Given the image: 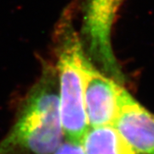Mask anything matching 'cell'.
<instances>
[{"mask_svg": "<svg viewBox=\"0 0 154 154\" xmlns=\"http://www.w3.org/2000/svg\"><path fill=\"white\" fill-rule=\"evenodd\" d=\"M135 154H154V115L122 88L112 124Z\"/></svg>", "mask_w": 154, "mask_h": 154, "instance_id": "obj_5", "label": "cell"}, {"mask_svg": "<svg viewBox=\"0 0 154 154\" xmlns=\"http://www.w3.org/2000/svg\"><path fill=\"white\" fill-rule=\"evenodd\" d=\"M82 75L84 103L89 128L113 124L123 87L99 70L88 54L83 63Z\"/></svg>", "mask_w": 154, "mask_h": 154, "instance_id": "obj_4", "label": "cell"}, {"mask_svg": "<svg viewBox=\"0 0 154 154\" xmlns=\"http://www.w3.org/2000/svg\"><path fill=\"white\" fill-rule=\"evenodd\" d=\"M122 0H88L83 16L82 35L88 57L118 82L123 74L111 46V30Z\"/></svg>", "mask_w": 154, "mask_h": 154, "instance_id": "obj_3", "label": "cell"}, {"mask_svg": "<svg viewBox=\"0 0 154 154\" xmlns=\"http://www.w3.org/2000/svg\"><path fill=\"white\" fill-rule=\"evenodd\" d=\"M82 146L86 154H135L112 124L89 128Z\"/></svg>", "mask_w": 154, "mask_h": 154, "instance_id": "obj_6", "label": "cell"}, {"mask_svg": "<svg viewBox=\"0 0 154 154\" xmlns=\"http://www.w3.org/2000/svg\"><path fill=\"white\" fill-rule=\"evenodd\" d=\"M63 138L57 72L55 65L45 64L17 121L0 140V154H53Z\"/></svg>", "mask_w": 154, "mask_h": 154, "instance_id": "obj_1", "label": "cell"}, {"mask_svg": "<svg viewBox=\"0 0 154 154\" xmlns=\"http://www.w3.org/2000/svg\"><path fill=\"white\" fill-rule=\"evenodd\" d=\"M54 47L63 137L82 144L89 128L84 103L82 75L87 52L74 26L71 11H64L56 26Z\"/></svg>", "mask_w": 154, "mask_h": 154, "instance_id": "obj_2", "label": "cell"}, {"mask_svg": "<svg viewBox=\"0 0 154 154\" xmlns=\"http://www.w3.org/2000/svg\"><path fill=\"white\" fill-rule=\"evenodd\" d=\"M53 154H86L82 144L65 140L62 141Z\"/></svg>", "mask_w": 154, "mask_h": 154, "instance_id": "obj_7", "label": "cell"}]
</instances>
